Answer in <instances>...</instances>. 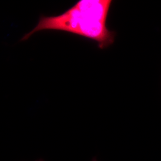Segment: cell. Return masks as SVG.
<instances>
[{
    "instance_id": "1",
    "label": "cell",
    "mask_w": 161,
    "mask_h": 161,
    "mask_svg": "<svg viewBox=\"0 0 161 161\" xmlns=\"http://www.w3.org/2000/svg\"><path fill=\"white\" fill-rule=\"evenodd\" d=\"M111 0H80L57 16H42L38 23L22 41L42 31H58L76 35L97 42L100 49L112 45L116 33L108 29L107 19Z\"/></svg>"
},
{
    "instance_id": "2",
    "label": "cell",
    "mask_w": 161,
    "mask_h": 161,
    "mask_svg": "<svg viewBox=\"0 0 161 161\" xmlns=\"http://www.w3.org/2000/svg\"><path fill=\"white\" fill-rule=\"evenodd\" d=\"M92 161H97V160L96 159V158H94L92 159Z\"/></svg>"
},
{
    "instance_id": "3",
    "label": "cell",
    "mask_w": 161,
    "mask_h": 161,
    "mask_svg": "<svg viewBox=\"0 0 161 161\" xmlns=\"http://www.w3.org/2000/svg\"><path fill=\"white\" fill-rule=\"evenodd\" d=\"M44 161L43 159H38V160H36V161Z\"/></svg>"
}]
</instances>
